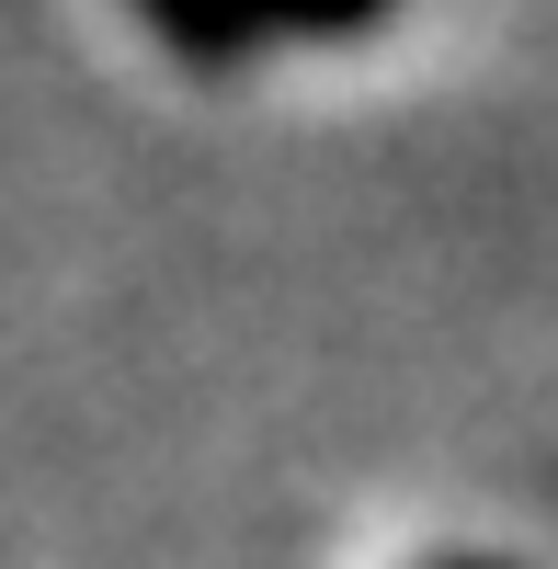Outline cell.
<instances>
[{"label": "cell", "instance_id": "7a4b0ae2", "mask_svg": "<svg viewBox=\"0 0 558 569\" xmlns=\"http://www.w3.org/2000/svg\"><path fill=\"white\" fill-rule=\"evenodd\" d=\"M262 12V34H308V46H342V34H365V23H388L399 0H251Z\"/></svg>", "mask_w": 558, "mask_h": 569}, {"label": "cell", "instance_id": "6da1fadb", "mask_svg": "<svg viewBox=\"0 0 558 569\" xmlns=\"http://www.w3.org/2000/svg\"><path fill=\"white\" fill-rule=\"evenodd\" d=\"M149 12V34L171 46L182 69H240L251 46H262V12L251 0H137Z\"/></svg>", "mask_w": 558, "mask_h": 569}, {"label": "cell", "instance_id": "3957f363", "mask_svg": "<svg viewBox=\"0 0 558 569\" xmlns=\"http://www.w3.org/2000/svg\"><path fill=\"white\" fill-rule=\"evenodd\" d=\"M422 569H501V558H422Z\"/></svg>", "mask_w": 558, "mask_h": 569}]
</instances>
